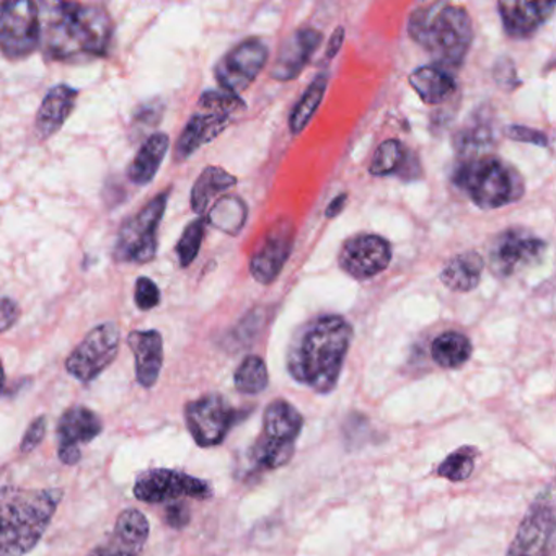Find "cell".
<instances>
[{
    "label": "cell",
    "mask_w": 556,
    "mask_h": 556,
    "mask_svg": "<svg viewBox=\"0 0 556 556\" xmlns=\"http://www.w3.org/2000/svg\"><path fill=\"white\" fill-rule=\"evenodd\" d=\"M353 327L340 315H320L295 330L288 348V370L295 382L320 395L333 392L340 380Z\"/></svg>",
    "instance_id": "cell-1"
},
{
    "label": "cell",
    "mask_w": 556,
    "mask_h": 556,
    "mask_svg": "<svg viewBox=\"0 0 556 556\" xmlns=\"http://www.w3.org/2000/svg\"><path fill=\"white\" fill-rule=\"evenodd\" d=\"M41 48L56 63H80L103 56L113 24L102 5L47 2L40 8Z\"/></svg>",
    "instance_id": "cell-2"
},
{
    "label": "cell",
    "mask_w": 556,
    "mask_h": 556,
    "mask_svg": "<svg viewBox=\"0 0 556 556\" xmlns=\"http://www.w3.org/2000/svg\"><path fill=\"white\" fill-rule=\"evenodd\" d=\"M63 490L2 488V535L0 556H25L43 539L61 501Z\"/></svg>",
    "instance_id": "cell-3"
},
{
    "label": "cell",
    "mask_w": 556,
    "mask_h": 556,
    "mask_svg": "<svg viewBox=\"0 0 556 556\" xmlns=\"http://www.w3.org/2000/svg\"><path fill=\"white\" fill-rule=\"evenodd\" d=\"M408 31L438 61V66L448 71L462 66L473 40L470 15L451 4L419 8L409 17Z\"/></svg>",
    "instance_id": "cell-4"
},
{
    "label": "cell",
    "mask_w": 556,
    "mask_h": 556,
    "mask_svg": "<svg viewBox=\"0 0 556 556\" xmlns=\"http://www.w3.org/2000/svg\"><path fill=\"white\" fill-rule=\"evenodd\" d=\"M304 429V416L286 400L278 399L266 406L262 434L247 454L249 477L278 470L292 460L295 444Z\"/></svg>",
    "instance_id": "cell-5"
},
{
    "label": "cell",
    "mask_w": 556,
    "mask_h": 556,
    "mask_svg": "<svg viewBox=\"0 0 556 556\" xmlns=\"http://www.w3.org/2000/svg\"><path fill=\"white\" fill-rule=\"evenodd\" d=\"M455 185L481 210H497L523 197L522 175L497 157H473L454 175Z\"/></svg>",
    "instance_id": "cell-6"
},
{
    "label": "cell",
    "mask_w": 556,
    "mask_h": 556,
    "mask_svg": "<svg viewBox=\"0 0 556 556\" xmlns=\"http://www.w3.org/2000/svg\"><path fill=\"white\" fill-rule=\"evenodd\" d=\"M243 110L245 103L236 93L224 89L204 92L198 102V112L191 116L175 146V161H187L198 149L210 144Z\"/></svg>",
    "instance_id": "cell-7"
},
{
    "label": "cell",
    "mask_w": 556,
    "mask_h": 556,
    "mask_svg": "<svg viewBox=\"0 0 556 556\" xmlns=\"http://www.w3.org/2000/svg\"><path fill=\"white\" fill-rule=\"evenodd\" d=\"M168 193L157 194L149 201L138 214L129 217L118 232L115 245V258L119 263H151L157 255V232L165 210H167Z\"/></svg>",
    "instance_id": "cell-8"
},
{
    "label": "cell",
    "mask_w": 556,
    "mask_h": 556,
    "mask_svg": "<svg viewBox=\"0 0 556 556\" xmlns=\"http://www.w3.org/2000/svg\"><path fill=\"white\" fill-rule=\"evenodd\" d=\"M556 536V493L540 491L530 503L506 556H552Z\"/></svg>",
    "instance_id": "cell-9"
},
{
    "label": "cell",
    "mask_w": 556,
    "mask_h": 556,
    "mask_svg": "<svg viewBox=\"0 0 556 556\" xmlns=\"http://www.w3.org/2000/svg\"><path fill=\"white\" fill-rule=\"evenodd\" d=\"M245 415V412L233 408L219 393L201 396L185 408L188 431L194 442L204 448L223 444L233 426Z\"/></svg>",
    "instance_id": "cell-10"
},
{
    "label": "cell",
    "mask_w": 556,
    "mask_h": 556,
    "mask_svg": "<svg viewBox=\"0 0 556 556\" xmlns=\"http://www.w3.org/2000/svg\"><path fill=\"white\" fill-rule=\"evenodd\" d=\"M41 45L40 5L30 0L4 2L0 14V48L8 60L31 56Z\"/></svg>",
    "instance_id": "cell-11"
},
{
    "label": "cell",
    "mask_w": 556,
    "mask_h": 556,
    "mask_svg": "<svg viewBox=\"0 0 556 556\" xmlns=\"http://www.w3.org/2000/svg\"><path fill=\"white\" fill-rule=\"evenodd\" d=\"M135 496L148 504L177 503L185 497L207 500L213 496V486L210 481L187 471L152 468L139 475L135 483Z\"/></svg>",
    "instance_id": "cell-12"
},
{
    "label": "cell",
    "mask_w": 556,
    "mask_h": 556,
    "mask_svg": "<svg viewBox=\"0 0 556 556\" xmlns=\"http://www.w3.org/2000/svg\"><path fill=\"white\" fill-rule=\"evenodd\" d=\"M119 338L122 334L115 324H102L89 331L66 359L70 376L84 383L96 380L118 356Z\"/></svg>",
    "instance_id": "cell-13"
},
{
    "label": "cell",
    "mask_w": 556,
    "mask_h": 556,
    "mask_svg": "<svg viewBox=\"0 0 556 556\" xmlns=\"http://www.w3.org/2000/svg\"><path fill=\"white\" fill-rule=\"evenodd\" d=\"M546 243L526 230L510 229L500 233L490 249V266L494 275L510 278L523 269L540 265Z\"/></svg>",
    "instance_id": "cell-14"
},
{
    "label": "cell",
    "mask_w": 556,
    "mask_h": 556,
    "mask_svg": "<svg viewBox=\"0 0 556 556\" xmlns=\"http://www.w3.org/2000/svg\"><path fill=\"white\" fill-rule=\"evenodd\" d=\"M266 63H268L266 45L260 38H247L217 64V84L220 89L239 96L255 83Z\"/></svg>",
    "instance_id": "cell-15"
},
{
    "label": "cell",
    "mask_w": 556,
    "mask_h": 556,
    "mask_svg": "<svg viewBox=\"0 0 556 556\" xmlns=\"http://www.w3.org/2000/svg\"><path fill=\"white\" fill-rule=\"evenodd\" d=\"M294 237V224L289 219L276 220L269 227L250 260V273L255 281L269 286L278 279L291 256Z\"/></svg>",
    "instance_id": "cell-16"
},
{
    "label": "cell",
    "mask_w": 556,
    "mask_h": 556,
    "mask_svg": "<svg viewBox=\"0 0 556 556\" xmlns=\"http://www.w3.org/2000/svg\"><path fill=\"white\" fill-rule=\"evenodd\" d=\"M390 260H392V247L386 239L374 233L351 237L338 256L340 268L351 278L359 281L382 273L390 265Z\"/></svg>",
    "instance_id": "cell-17"
},
{
    "label": "cell",
    "mask_w": 556,
    "mask_h": 556,
    "mask_svg": "<svg viewBox=\"0 0 556 556\" xmlns=\"http://www.w3.org/2000/svg\"><path fill=\"white\" fill-rule=\"evenodd\" d=\"M102 418L93 409L77 405L64 412L58 422V457L64 465L79 464L83 458L80 445L89 444L102 434Z\"/></svg>",
    "instance_id": "cell-18"
},
{
    "label": "cell",
    "mask_w": 556,
    "mask_h": 556,
    "mask_svg": "<svg viewBox=\"0 0 556 556\" xmlns=\"http://www.w3.org/2000/svg\"><path fill=\"white\" fill-rule=\"evenodd\" d=\"M149 533L148 517L136 507H129L119 514L109 539L93 548L89 556H141Z\"/></svg>",
    "instance_id": "cell-19"
},
{
    "label": "cell",
    "mask_w": 556,
    "mask_h": 556,
    "mask_svg": "<svg viewBox=\"0 0 556 556\" xmlns=\"http://www.w3.org/2000/svg\"><path fill=\"white\" fill-rule=\"evenodd\" d=\"M324 35L315 28H301L282 41L278 58L275 61L271 76L279 83L294 80L311 61L312 54L318 50Z\"/></svg>",
    "instance_id": "cell-20"
},
{
    "label": "cell",
    "mask_w": 556,
    "mask_h": 556,
    "mask_svg": "<svg viewBox=\"0 0 556 556\" xmlns=\"http://www.w3.org/2000/svg\"><path fill=\"white\" fill-rule=\"evenodd\" d=\"M136 359V379L144 389H152L164 366V341L157 330L132 331L128 337Z\"/></svg>",
    "instance_id": "cell-21"
},
{
    "label": "cell",
    "mask_w": 556,
    "mask_h": 556,
    "mask_svg": "<svg viewBox=\"0 0 556 556\" xmlns=\"http://www.w3.org/2000/svg\"><path fill=\"white\" fill-rule=\"evenodd\" d=\"M504 30L513 38H527L535 34L556 11L555 2H501Z\"/></svg>",
    "instance_id": "cell-22"
},
{
    "label": "cell",
    "mask_w": 556,
    "mask_h": 556,
    "mask_svg": "<svg viewBox=\"0 0 556 556\" xmlns=\"http://www.w3.org/2000/svg\"><path fill=\"white\" fill-rule=\"evenodd\" d=\"M77 97L79 92L70 86H56L47 93L35 122V131L41 141L50 139L63 128L76 106Z\"/></svg>",
    "instance_id": "cell-23"
},
{
    "label": "cell",
    "mask_w": 556,
    "mask_h": 556,
    "mask_svg": "<svg viewBox=\"0 0 556 556\" xmlns=\"http://www.w3.org/2000/svg\"><path fill=\"white\" fill-rule=\"evenodd\" d=\"M409 86L428 105H438L454 93L455 79L442 66H422L409 74Z\"/></svg>",
    "instance_id": "cell-24"
},
{
    "label": "cell",
    "mask_w": 556,
    "mask_h": 556,
    "mask_svg": "<svg viewBox=\"0 0 556 556\" xmlns=\"http://www.w3.org/2000/svg\"><path fill=\"white\" fill-rule=\"evenodd\" d=\"M168 136L164 132H155L152 135L144 144L139 149L136 154L135 161L131 162L128 168V178L135 185L144 187L151 184L164 162L165 154H167Z\"/></svg>",
    "instance_id": "cell-25"
},
{
    "label": "cell",
    "mask_w": 556,
    "mask_h": 556,
    "mask_svg": "<svg viewBox=\"0 0 556 556\" xmlns=\"http://www.w3.org/2000/svg\"><path fill=\"white\" fill-rule=\"evenodd\" d=\"M483 268V258L477 252L460 253L442 269V285L454 292L473 291L480 285Z\"/></svg>",
    "instance_id": "cell-26"
},
{
    "label": "cell",
    "mask_w": 556,
    "mask_h": 556,
    "mask_svg": "<svg viewBox=\"0 0 556 556\" xmlns=\"http://www.w3.org/2000/svg\"><path fill=\"white\" fill-rule=\"evenodd\" d=\"M237 178L220 167H206L203 174L194 181L191 190V210L197 214H204L211 201L219 194L226 193L236 187Z\"/></svg>",
    "instance_id": "cell-27"
},
{
    "label": "cell",
    "mask_w": 556,
    "mask_h": 556,
    "mask_svg": "<svg viewBox=\"0 0 556 556\" xmlns=\"http://www.w3.org/2000/svg\"><path fill=\"white\" fill-rule=\"evenodd\" d=\"M473 346L460 331H445L432 341V359L442 369H458L470 359Z\"/></svg>",
    "instance_id": "cell-28"
},
{
    "label": "cell",
    "mask_w": 556,
    "mask_h": 556,
    "mask_svg": "<svg viewBox=\"0 0 556 556\" xmlns=\"http://www.w3.org/2000/svg\"><path fill=\"white\" fill-rule=\"evenodd\" d=\"M247 217H249V207L245 201L229 194L217 200L211 207L207 224L227 236H237L245 226Z\"/></svg>",
    "instance_id": "cell-29"
},
{
    "label": "cell",
    "mask_w": 556,
    "mask_h": 556,
    "mask_svg": "<svg viewBox=\"0 0 556 556\" xmlns=\"http://www.w3.org/2000/svg\"><path fill=\"white\" fill-rule=\"evenodd\" d=\"M328 86V74L321 73L315 77L314 83L307 87L302 99L299 100L295 109L292 110L291 119H289V128L292 135H299L304 131L305 126L314 118L315 112L320 106L321 100L325 97V90Z\"/></svg>",
    "instance_id": "cell-30"
},
{
    "label": "cell",
    "mask_w": 556,
    "mask_h": 556,
    "mask_svg": "<svg viewBox=\"0 0 556 556\" xmlns=\"http://www.w3.org/2000/svg\"><path fill=\"white\" fill-rule=\"evenodd\" d=\"M268 382V367L260 356H247L233 374L236 389L245 395L265 392Z\"/></svg>",
    "instance_id": "cell-31"
},
{
    "label": "cell",
    "mask_w": 556,
    "mask_h": 556,
    "mask_svg": "<svg viewBox=\"0 0 556 556\" xmlns=\"http://www.w3.org/2000/svg\"><path fill=\"white\" fill-rule=\"evenodd\" d=\"M478 455H480V451L475 445H462L441 462L435 473L445 480L454 481V483L468 480L477 467Z\"/></svg>",
    "instance_id": "cell-32"
},
{
    "label": "cell",
    "mask_w": 556,
    "mask_h": 556,
    "mask_svg": "<svg viewBox=\"0 0 556 556\" xmlns=\"http://www.w3.org/2000/svg\"><path fill=\"white\" fill-rule=\"evenodd\" d=\"M408 159V149L402 142L390 139V141L382 142L374 154L370 174L376 177L400 174L405 170Z\"/></svg>",
    "instance_id": "cell-33"
},
{
    "label": "cell",
    "mask_w": 556,
    "mask_h": 556,
    "mask_svg": "<svg viewBox=\"0 0 556 556\" xmlns=\"http://www.w3.org/2000/svg\"><path fill=\"white\" fill-rule=\"evenodd\" d=\"M206 224L203 219H194L185 227L180 240L177 243V255L180 265L184 268L190 266L191 263L200 255L201 245H203L204 232H206Z\"/></svg>",
    "instance_id": "cell-34"
},
{
    "label": "cell",
    "mask_w": 556,
    "mask_h": 556,
    "mask_svg": "<svg viewBox=\"0 0 556 556\" xmlns=\"http://www.w3.org/2000/svg\"><path fill=\"white\" fill-rule=\"evenodd\" d=\"M135 299L141 311H152L161 304V289L151 278H139L136 282Z\"/></svg>",
    "instance_id": "cell-35"
},
{
    "label": "cell",
    "mask_w": 556,
    "mask_h": 556,
    "mask_svg": "<svg viewBox=\"0 0 556 556\" xmlns=\"http://www.w3.org/2000/svg\"><path fill=\"white\" fill-rule=\"evenodd\" d=\"M47 429V416H40V418L35 419V421L28 426L27 431H25L24 439H22L21 451L24 452V454L34 452L35 448L45 441Z\"/></svg>",
    "instance_id": "cell-36"
},
{
    "label": "cell",
    "mask_w": 556,
    "mask_h": 556,
    "mask_svg": "<svg viewBox=\"0 0 556 556\" xmlns=\"http://www.w3.org/2000/svg\"><path fill=\"white\" fill-rule=\"evenodd\" d=\"M165 522L172 527V529H185L188 523L191 522V509L184 501H177V503H170L165 509Z\"/></svg>",
    "instance_id": "cell-37"
},
{
    "label": "cell",
    "mask_w": 556,
    "mask_h": 556,
    "mask_svg": "<svg viewBox=\"0 0 556 556\" xmlns=\"http://www.w3.org/2000/svg\"><path fill=\"white\" fill-rule=\"evenodd\" d=\"M506 136L513 141L530 142V144L540 146V148H546L548 146V139L543 132L536 131V129L522 128V126H509L506 129Z\"/></svg>",
    "instance_id": "cell-38"
},
{
    "label": "cell",
    "mask_w": 556,
    "mask_h": 556,
    "mask_svg": "<svg viewBox=\"0 0 556 556\" xmlns=\"http://www.w3.org/2000/svg\"><path fill=\"white\" fill-rule=\"evenodd\" d=\"M18 318H21V307H18L17 302L9 298L2 299V315H0L2 331L5 333L9 328L14 327Z\"/></svg>",
    "instance_id": "cell-39"
},
{
    "label": "cell",
    "mask_w": 556,
    "mask_h": 556,
    "mask_svg": "<svg viewBox=\"0 0 556 556\" xmlns=\"http://www.w3.org/2000/svg\"><path fill=\"white\" fill-rule=\"evenodd\" d=\"M344 41V28L338 27L334 30V34L331 35L330 41H328L327 47V60H333L338 53H340L341 47H343Z\"/></svg>",
    "instance_id": "cell-40"
},
{
    "label": "cell",
    "mask_w": 556,
    "mask_h": 556,
    "mask_svg": "<svg viewBox=\"0 0 556 556\" xmlns=\"http://www.w3.org/2000/svg\"><path fill=\"white\" fill-rule=\"evenodd\" d=\"M348 203V194H338L330 204H328L327 211H325V216L328 219H333V217L340 216L343 213L344 206Z\"/></svg>",
    "instance_id": "cell-41"
}]
</instances>
